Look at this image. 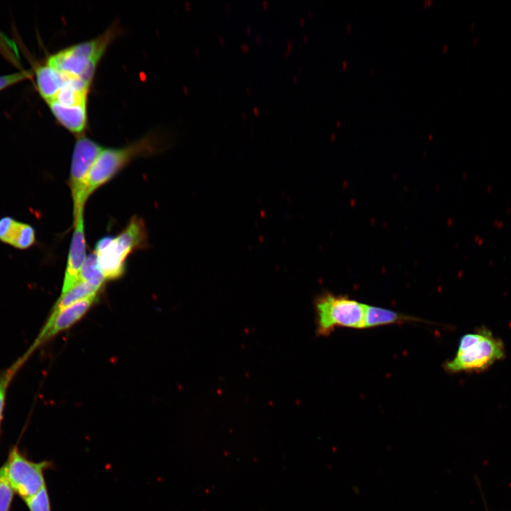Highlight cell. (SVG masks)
<instances>
[{"label": "cell", "mask_w": 511, "mask_h": 511, "mask_svg": "<svg viewBox=\"0 0 511 511\" xmlns=\"http://www.w3.org/2000/svg\"><path fill=\"white\" fill-rule=\"evenodd\" d=\"M119 31V24L115 23L94 39L71 45L51 55L46 63L67 76L92 84L99 62Z\"/></svg>", "instance_id": "1"}, {"label": "cell", "mask_w": 511, "mask_h": 511, "mask_svg": "<svg viewBox=\"0 0 511 511\" xmlns=\"http://www.w3.org/2000/svg\"><path fill=\"white\" fill-rule=\"evenodd\" d=\"M147 241L145 225L138 216H133L117 236L100 238L95 245L94 253L105 280L121 278L126 271L127 257L134 251L146 247Z\"/></svg>", "instance_id": "2"}, {"label": "cell", "mask_w": 511, "mask_h": 511, "mask_svg": "<svg viewBox=\"0 0 511 511\" xmlns=\"http://www.w3.org/2000/svg\"><path fill=\"white\" fill-rule=\"evenodd\" d=\"M162 143L159 135L153 133L124 147L104 148L87 176L84 203L96 189L113 178L131 160L158 153L163 147Z\"/></svg>", "instance_id": "3"}, {"label": "cell", "mask_w": 511, "mask_h": 511, "mask_svg": "<svg viewBox=\"0 0 511 511\" xmlns=\"http://www.w3.org/2000/svg\"><path fill=\"white\" fill-rule=\"evenodd\" d=\"M505 356L502 341L487 329L463 335L454 358L444 364L450 373L483 371Z\"/></svg>", "instance_id": "4"}, {"label": "cell", "mask_w": 511, "mask_h": 511, "mask_svg": "<svg viewBox=\"0 0 511 511\" xmlns=\"http://www.w3.org/2000/svg\"><path fill=\"white\" fill-rule=\"evenodd\" d=\"M314 307L319 336H329L336 327L364 329L365 304L324 292L316 297Z\"/></svg>", "instance_id": "5"}, {"label": "cell", "mask_w": 511, "mask_h": 511, "mask_svg": "<svg viewBox=\"0 0 511 511\" xmlns=\"http://www.w3.org/2000/svg\"><path fill=\"white\" fill-rule=\"evenodd\" d=\"M51 466L52 463L48 461L33 462L28 460L16 448L10 452L4 465L14 492L24 501L46 486L44 471Z\"/></svg>", "instance_id": "6"}, {"label": "cell", "mask_w": 511, "mask_h": 511, "mask_svg": "<svg viewBox=\"0 0 511 511\" xmlns=\"http://www.w3.org/2000/svg\"><path fill=\"white\" fill-rule=\"evenodd\" d=\"M104 148L86 137H78L74 146L68 185L73 201V217L83 210L84 194L89 172Z\"/></svg>", "instance_id": "7"}, {"label": "cell", "mask_w": 511, "mask_h": 511, "mask_svg": "<svg viewBox=\"0 0 511 511\" xmlns=\"http://www.w3.org/2000/svg\"><path fill=\"white\" fill-rule=\"evenodd\" d=\"M97 296L89 297L75 302L61 309L55 315L49 317L40 334L26 353L31 356L40 345L77 323L90 309L95 302Z\"/></svg>", "instance_id": "8"}, {"label": "cell", "mask_w": 511, "mask_h": 511, "mask_svg": "<svg viewBox=\"0 0 511 511\" xmlns=\"http://www.w3.org/2000/svg\"><path fill=\"white\" fill-rule=\"evenodd\" d=\"M84 210L74 218L72 233L61 294L66 292L79 281L80 271L86 259V239L84 228Z\"/></svg>", "instance_id": "9"}, {"label": "cell", "mask_w": 511, "mask_h": 511, "mask_svg": "<svg viewBox=\"0 0 511 511\" xmlns=\"http://www.w3.org/2000/svg\"><path fill=\"white\" fill-rule=\"evenodd\" d=\"M0 241L19 250L35 242V231L30 224L6 216L0 219Z\"/></svg>", "instance_id": "10"}, {"label": "cell", "mask_w": 511, "mask_h": 511, "mask_svg": "<svg viewBox=\"0 0 511 511\" xmlns=\"http://www.w3.org/2000/svg\"><path fill=\"white\" fill-rule=\"evenodd\" d=\"M48 104L62 126L78 137L83 136L87 126V106H63L55 102Z\"/></svg>", "instance_id": "11"}, {"label": "cell", "mask_w": 511, "mask_h": 511, "mask_svg": "<svg viewBox=\"0 0 511 511\" xmlns=\"http://www.w3.org/2000/svg\"><path fill=\"white\" fill-rule=\"evenodd\" d=\"M35 73L40 96L48 104L52 102L68 77L47 63L38 66Z\"/></svg>", "instance_id": "12"}, {"label": "cell", "mask_w": 511, "mask_h": 511, "mask_svg": "<svg viewBox=\"0 0 511 511\" xmlns=\"http://www.w3.org/2000/svg\"><path fill=\"white\" fill-rule=\"evenodd\" d=\"M104 282L79 280L66 292L61 294L49 317L55 315L63 308L79 300L97 296Z\"/></svg>", "instance_id": "13"}, {"label": "cell", "mask_w": 511, "mask_h": 511, "mask_svg": "<svg viewBox=\"0 0 511 511\" xmlns=\"http://www.w3.org/2000/svg\"><path fill=\"white\" fill-rule=\"evenodd\" d=\"M409 321L421 320L390 309L365 304L364 329Z\"/></svg>", "instance_id": "14"}, {"label": "cell", "mask_w": 511, "mask_h": 511, "mask_svg": "<svg viewBox=\"0 0 511 511\" xmlns=\"http://www.w3.org/2000/svg\"><path fill=\"white\" fill-rule=\"evenodd\" d=\"M29 355L26 353L13 363L0 376V425L3 416V411L5 405L6 395L8 387L19 368L28 360Z\"/></svg>", "instance_id": "15"}, {"label": "cell", "mask_w": 511, "mask_h": 511, "mask_svg": "<svg viewBox=\"0 0 511 511\" xmlns=\"http://www.w3.org/2000/svg\"><path fill=\"white\" fill-rule=\"evenodd\" d=\"M79 280L104 282L106 280L99 270L95 253H92L86 257L80 271Z\"/></svg>", "instance_id": "16"}, {"label": "cell", "mask_w": 511, "mask_h": 511, "mask_svg": "<svg viewBox=\"0 0 511 511\" xmlns=\"http://www.w3.org/2000/svg\"><path fill=\"white\" fill-rule=\"evenodd\" d=\"M13 493V488L3 466L0 468V511H10Z\"/></svg>", "instance_id": "17"}, {"label": "cell", "mask_w": 511, "mask_h": 511, "mask_svg": "<svg viewBox=\"0 0 511 511\" xmlns=\"http://www.w3.org/2000/svg\"><path fill=\"white\" fill-rule=\"evenodd\" d=\"M30 511H52L47 487L45 486L33 497L25 500Z\"/></svg>", "instance_id": "18"}, {"label": "cell", "mask_w": 511, "mask_h": 511, "mask_svg": "<svg viewBox=\"0 0 511 511\" xmlns=\"http://www.w3.org/2000/svg\"><path fill=\"white\" fill-rule=\"evenodd\" d=\"M30 70H22L9 75L0 76V91L31 77Z\"/></svg>", "instance_id": "19"}]
</instances>
